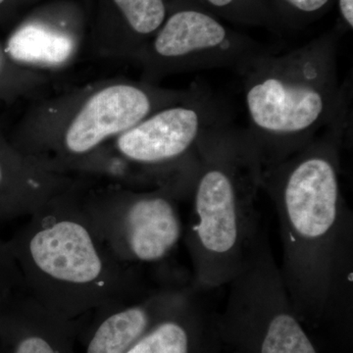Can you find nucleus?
Here are the masks:
<instances>
[{"label":"nucleus","instance_id":"1","mask_svg":"<svg viewBox=\"0 0 353 353\" xmlns=\"http://www.w3.org/2000/svg\"><path fill=\"white\" fill-rule=\"evenodd\" d=\"M347 115L322 136L262 171L261 189L274 202L283 245L281 276L296 315L308 328L321 325L334 260L353 229L341 185V150Z\"/></svg>","mask_w":353,"mask_h":353},{"label":"nucleus","instance_id":"2","mask_svg":"<svg viewBox=\"0 0 353 353\" xmlns=\"http://www.w3.org/2000/svg\"><path fill=\"white\" fill-rule=\"evenodd\" d=\"M7 241L23 289L67 319L80 321L150 288L101 238L83 208L79 182L51 197Z\"/></svg>","mask_w":353,"mask_h":353},{"label":"nucleus","instance_id":"3","mask_svg":"<svg viewBox=\"0 0 353 353\" xmlns=\"http://www.w3.org/2000/svg\"><path fill=\"white\" fill-rule=\"evenodd\" d=\"M199 164L183 240L196 292L228 285L243 268L260 228L256 197L261 161L248 131L229 124L208 132L197 145Z\"/></svg>","mask_w":353,"mask_h":353},{"label":"nucleus","instance_id":"4","mask_svg":"<svg viewBox=\"0 0 353 353\" xmlns=\"http://www.w3.org/2000/svg\"><path fill=\"white\" fill-rule=\"evenodd\" d=\"M336 32L283 54L254 58L240 72L248 134L262 168L307 145L350 106V85H340Z\"/></svg>","mask_w":353,"mask_h":353},{"label":"nucleus","instance_id":"5","mask_svg":"<svg viewBox=\"0 0 353 353\" xmlns=\"http://www.w3.org/2000/svg\"><path fill=\"white\" fill-rule=\"evenodd\" d=\"M192 90L146 81H102L29 109L9 139L20 152L70 176L123 132Z\"/></svg>","mask_w":353,"mask_h":353},{"label":"nucleus","instance_id":"6","mask_svg":"<svg viewBox=\"0 0 353 353\" xmlns=\"http://www.w3.org/2000/svg\"><path fill=\"white\" fill-rule=\"evenodd\" d=\"M217 323L225 353H319L299 319L263 226Z\"/></svg>","mask_w":353,"mask_h":353},{"label":"nucleus","instance_id":"7","mask_svg":"<svg viewBox=\"0 0 353 353\" xmlns=\"http://www.w3.org/2000/svg\"><path fill=\"white\" fill-rule=\"evenodd\" d=\"M190 190L180 185L138 190L111 183L87 192L80 185V196L116 259L145 275L146 269L170 259L183 240L179 204Z\"/></svg>","mask_w":353,"mask_h":353},{"label":"nucleus","instance_id":"8","mask_svg":"<svg viewBox=\"0 0 353 353\" xmlns=\"http://www.w3.org/2000/svg\"><path fill=\"white\" fill-rule=\"evenodd\" d=\"M268 51L213 14L181 6L167 15L134 60L143 68L145 81L153 83L169 74L201 70L234 68L240 73L254 58Z\"/></svg>","mask_w":353,"mask_h":353},{"label":"nucleus","instance_id":"9","mask_svg":"<svg viewBox=\"0 0 353 353\" xmlns=\"http://www.w3.org/2000/svg\"><path fill=\"white\" fill-rule=\"evenodd\" d=\"M228 123L226 109L194 88L189 97L150 114L109 145L132 163L173 168L196 159L201 139Z\"/></svg>","mask_w":353,"mask_h":353},{"label":"nucleus","instance_id":"10","mask_svg":"<svg viewBox=\"0 0 353 353\" xmlns=\"http://www.w3.org/2000/svg\"><path fill=\"white\" fill-rule=\"evenodd\" d=\"M194 292L190 282L174 281L97 309L81 320L83 353H126Z\"/></svg>","mask_w":353,"mask_h":353},{"label":"nucleus","instance_id":"11","mask_svg":"<svg viewBox=\"0 0 353 353\" xmlns=\"http://www.w3.org/2000/svg\"><path fill=\"white\" fill-rule=\"evenodd\" d=\"M81 321L39 303L24 289L0 308V348L6 353H75Z\"/></svg>","mask_w":353,"mask_h":353},{"label":"nucleus","instance_id":"12","mask_svg":"<svg viewBox=\"0 0 353 353\" xmlns=\"http://www.w3.org/2000/svg\"><path fill=\"white\" fill-rule=\"evenodd\" d=\"M78 181L20 152L0 130V221L28 218Z\"/></svg>","mask_w":353,"mask_h":353},{"label":"nucleus","instance_id":"13","mask_svg":"<svg viewBox=\"0 0 353 353\" xmlns=\"http://www.w3.org/2000/svg\"><path fill=\"white\" fill-rule=\"evenodd\" d=\"M194 292L126 353H225L217 317Z\"/></svg>","mask_w":353,"mask_h":353},{"label":"nucleus","instance_id":"14","mask_svg":"<svg viewBox=\"0 0 353 353\" xmlns=\"http://www.w3.org/2000/svg\"><path fill=\"white\" fill-rule=\"evenodd\" d=\"M4 51L14 64L30 71H60L75 61L80 37L62 26L30 20L18 26L3 43Z\"/></svg>","mask_w":353,"mask_h":353},{"label":"nucleus","instance_id":"15","mask_svg":"<svg viewBox=\"0 0 353 353\" xmlns=\"http://www.w3.org/2000/svg\"><path fill=\"white\" fill-rule=\"evenodd\" d=\"M126 26L127 59L134 60L166 20L165 0H112Z\"/></svg>","mask_w":353,"mask_h":353},{"label":"nucleus","instance_id":"16","mask_svg":"<svg viewBox=\"0 0 353 353\" xmlns=\"http://www.w3.org/2000/svg\"><path fill=\"white\" fill-rule=\"evenodd\" d=\"M182 6L196 7L234 24L278 25L270 0H183Z\"/></svg>","mask_w":353,"mask_h":353},{"label":"nucleus","instance_id":"17","mask_svg":"<svg viewBox=\"0 0 353 353\" xmlns=\"http://www.w3.org/2000/svg\"><path fill=\"white\" fill-rule=\"evenodd\" d=\"M46 76L14 64L0 43V101L11 103L32 94L46 81Z\"/></svg>","mask_w":353,"mask_h":353},{"label":"nucleus","instance_id":"18","mask_svg":"<svg viewBox=\"0 0 353 353\" xmlns=\"http://www.w3.org/2000/svg\"><path fill=\"white\" fill-rule=\"evenodd\" d=\"M277 22L303 24L320 17L336 0H270Z\"/></svg>","mask_w":353,"mask_h":353},{"label":"nucleus","instance_id":"19","mask_svg":"<svg viewBox=\"0 0 353 353\" xmlns=\"http://www.w3.org/2000/svg\"><path fill=\"white\" fill-rule=\"evenodd\" d=\"M23 290L22 278L8 241L0 236V308Z\"/></svg>","mask_w":353,"mask_h":353},{"label":"nucleus","instance_id":"20","mask_svg":"<svg viewBox=\"0 0 353 353\" xmlns=\"http://www.w3.org/2000/svg\"><path fill=\"white\" fill-rule=\"evenodd\" d=\"M341 23L348 30L353 28V0H336Z\"/></svg>","mask_w":353,"mask_h":353},{"label":"nucleus","instance_id":"21","mask_svg":"<svg viewBox=\"0 0 353 353\" xmlns=\"http://www.w3.org/2000/svg\"><path fill=\"white\" fill-rule=\"evenodd\" d=\"M7 1H8V0H0V7L6 6Z\"/></svg>","mask_w":353,"mask_h":353}]
</instances>
